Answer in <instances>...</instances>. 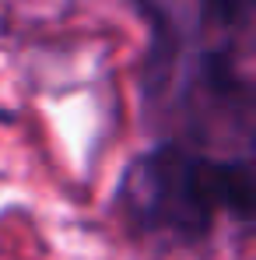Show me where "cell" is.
Wrapping results in <instances>:
<instances>
[{
    "instance_id": "obj_2",
    "label": "cell",
    "mask_w": 256,
    "mask_h": 260,
    "mask_svg": "<svg viewBox=\"0 0 256 260\" xmlns=\"http://www.w3.org/2000/svg\"><path fill=\"white\" fill-rule=\"evenodd\" d=\"M204 4H207V14L217 25L235 28V32H242L253 18V0H204Z\"/></svg>"
},
{
    "instance_id": "obj_1",
    "label": "cell",
    "mask_w": 256,
    "mask_h": 260,
    "mask_svg": "<svg viewBox=\"0 0 256 260\" xmlns=\"http://www.w3.org/2000/svg\"><path fill=\"white\" fill-rule=\"evenodd\" d=\"M256 173L249 155L214 158L207 151L162 141L133 155L116 183V211L133 236L169 246L207 243L217 218L249 221Z\"/></svg>"
}]
</instances>
